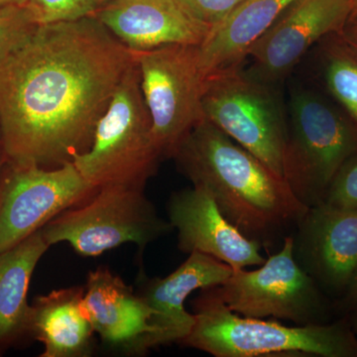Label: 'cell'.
Masks as SVG:
<instances>
[{"label": "cell", "mask_w": 357, "mask_h": 357, "mask_svg": "<svg viewBox=\"0 0 357 357\" xmlns=\"http://www.w3.org/2000/svg\"><path fill=\"white\" fill-rule=\"evenodd\" d=\"M95 17L131 51L169 45L201 46L211 30L178 0H112Z\"/></svg>", "instance_id": "9a60e30c"}, {"label": "cell", "mask_w": 357, "mask_h": 357, "mask_svg": "<svg viewBox=\"0 0 357 357\" xmlns=\"http://www.w3.org/2000/svg\"><path fill=\"white\" fill-rule=\"evenodd\" d=\"M292 236L298 264L324 293L342 297L357 267V211L317 204Z\"/></svg>", "instance_id": "7c38bea8"}, {"label": "cell", "mask_w": 357, "mask_h": 357, "mask_svg": "<svg viewBox=\"0 0 357 357\" xmlns=\"http://www.w3.org/2000/svg\"><path fill=\"white\" fill-rule=\"evenodd\" d=\"M319 66L324 86L357 128V49L340 33L321 40Z\"/></svg>", "instance_id": "ffe728a7"}, {"label": "cell", "mask_w": 357, "mask_h": 357, "mask_svg": "<svg viewBox=\"0 0 357 357\" xmlns=\"http://www.w3.org/2000/svg\"><path fill=\"white\" fill-rule=\"evenodd\" d=\"M324 203L357 211V152L351 155L335 174Z\"/></svg>", "instance_id": "603a6c76"}, {"label": "cell", "mask_w": 357, "mask_h": 357, "mask_svg": "<svg viewBox=\"0 0 357 357\" xmlns=\"http://www.w3.org/2000/svg\"><path fill=\"white\" fill-rule=\"evenodd\" d=\"M83 303L95 333L105 344L132 354L149 351L155 333L153 312L121 277L107 268L89 272Z\"/></svg>", "instance_id": "2e32d148"}, {"label": "cell", "mask_w": 357, "mask_h": 357, "mask_svg": "<svg viewBox=\"0 0 357 357\" xmlns=\"http://www.w3.org/2000/svg\"><path fill=\"white\" fill-rule=\"evenodd\" d=\"M38 26L26 6L0 8V61L24 44Z\"/></svg>", "instance_id": "7402d4cb"}, {"label": "cell", "mask_w": 357, "mask_h": 357, "mask_svg": "<svg viewBox=\"0 0 357 357\" xmlns=\"http://www.w3.org/2000/svg\"><path fill=\"white\" fill-rule=\"evenodd\" d=\"M211 290L241 316L285 319L297 326L328 323L326 294L295 259L292 234L257 269L234 270L225 283Z\"/></svg>", "instance_id": "9c48e42d"}, {"label": "cell", "mask_w": 357, "mask_h": 357, "mask_svg": "<svg viewBox=\"0 0 357 357\" xmlns=\"http://www.w3.org/2000/svg\"><path fill=\"white\" fill-rule=\"evenodd\" d=\"M26 6L39 26L91 17L100 8L96 0H28Z\"/></svg>", "instance_id": "44dd1931"}, {"label": "cell", "mask_w": 357, "mask_h": 357, "mask_svg": "<svg viewBox=\"0 0 357 357\" xmlns=\"http://www.w3.org/2000/svg\"><path fill=\"white\" fill-rule=\"evenodd\" d=\"M140 73L155 146L162 159L172 158L178 145L204 121V77L199 46L169 45L132 51Z\"/></svg>", "instance_id": "ba28073f"}, {"label": "cell", "mask_w": 357, "mask_h": 357, "mask_svg": "<svg viewBox=\"0 0 357 357\" xmlns=\"http://www.w3.org/2000/svg\"><path fill=\"white\" fill-rule=\"evenodd\" d=\"M340 34L351 46L357 49V14L349 18Z\"/></svg>", "instance_id": "484cf974"}, {"label": "cell", "mask_w": 357, "mask_h": 357, "mask_svg": "<svg viewBox=\"0 0 357 357\" xmlns=\"http://www.w3.org/2000/svg\"><path fill=\"white\" fill-rule=\"evenodd\" d=\"M28 0H0V8L11 6H26Z\"/></svg>", "instance_id": "83f0119b"}, {"label": "cell", "mask_w": 357, "mask_h": 357, "mask_svg": "<svg viewBox=\"0 0 357 357\" xmlns=\"http://www.w3.org/2000/svg\"><path fill=\"white\" fill-rule=\"evenodd\" d=\"M192 302L195 326L180 344L215 357L314 356L357 357V337L347 319L289 326L274 319L230 311L211 288Z\"/></svg>", "instance_id": "3957f363"}, {"label": "cell", "mask_w": 357, "mask_h": 357, "mask_svg": "<svg viewBox=\"0 0 357 357\" xmlns=\"http://www.w3.org/2000/svg\"><path fill=\"white\" fill-rule=\"evenodd\" d=\"M351 15V0H294L251 47L248 74L278 86L312 47L342 33Z\"/></svg>", "instance_id": "8fae6325"}, {"label": "cell", "mask_w": 357, "mask_h": 357, "mask_svg": "<svg viewBox=\"0 0 357 357\" xmlns=\"http://www.w3.org/2000/svg\"><path fill=\"white\" fill-rule=\"evenodd\" d=\"M354 312V332L357 333V310L356 311L352 312Z\"/></svg>", "instance_id": "f546056e"}, {"label": "cell", "mask_w": 357, "mask_h": 357, "mask_svg": "<svg viewBox=\"0 0 357 357\" xmlns=\"http://www.w3.org/2000/svg\"><path fill=\"white\" fill-rule=\"evenodd\" d=\"M6 165L0 176V253L96 191L73 162L57 168Z\"/></svg>", "instance_id": "30bf717a"}, {"label": "cell", "mask_w": 357, "mask_h": 357, "mask_svg": "<svg viewBox=\"0 0 357 357\" xmlns=\"http://www.w3.org/2000/svg\"><path fill=\"white\" fill-rule=\"evenodd\" d=\"M132 51L95 16L40 25L0 61L6 163L57 168L91 146Z\"/></svg>", "instance_id": "6da1fadb"}, {"label": "cell", "mask_w": 357, "mask_h": 357, "mask_svg": "<svg viewBox=\"0 0 357 357\" xmlns=\"http://www.w3.org/2000/svg\"><path fill=\"white\" fill-rule=\"evenodd\" d=\"M294 0H243L199 46L204 77L218 70L238 67L251 47L273 25Z\"/></svg>", "instance_id": "ac0fdd59"}, {"label": "cell", "mask_w": 357, "mask_h": 357, "mask_svg": "<svg viewBox=\"0 0 357 357\" xmlns=\"http://www.w3.org/2000/svg\"><path fill=\"white\" fill-rule=\"evenodd\" d=\"M189 258L165 278L149 279L140 274L137 294L153 312L155 333L149 349L161 345L180 344L195 326V314L185 310L192 293L222 285L234 273L229 265L204 253Z\"/></svg>", "instance_id": "5bb4252c"}, {"label": "cell", "mask_w": 357, "mask_h": 357, "mask_svg": "<svg viewBox=\"0 0 357 357\" xmlns=\"http://www.w3.org/2000/svg\"><path fill=\"white\" fill-rule=\"evenodd\" d=\"M172 158L192 185L208 190L222 215L262 248L284 241L309 210L283 178L211 122L192 129Z\"/></svg>", "instance_id": "7a4b0ae2"}, {"label": "cell", "mask_w": 357, "mask_h": 357, "mask_svg": "<svg viewBox=\"0 0 357 357\" xmlns=\"http://www.w3.org/2000/svg\"><path fill=\"white\" fill-rule=\"evenodd\" d=\"M182 252L213 256L234 270L260 266L262 246L244 236L222 215L208 190L199 185L174 192L167 204Z\"/></svg>", "instance_id": "4fadbf2b"}, {"label": "cell", "mask_w": 357, "mask_h": 357, "mask_svg": "<svg viewBox=\"0 0 357 357\" xmlns=\"http://www.w3.org/2000/svg\"><path fill=\"white\" fill-rule=\"evenodd\" d=\"M161 159L134 61L98 119L91 146L72 162L93 189L119 185L144 190Z\"/></svg>", "instance_id": "5b68a950"}, {"label": "cell", "mask_w": 357, "mask_h": 357, "mask_svg": "<svg viewBox=\"0 0 357 357\" xmlns=\"http://www.w3.org/2000/svg\"><path fill=\"white\" fill-rule=\"evenodd\" d=\"M357 152V128L326 96L304 84L293 86L283 178L307 208L324 203L335 174Z\"/></svg>", "instance_id": "277c9868"}, {"label": "cell", "mask_w": 357, "mask_h": 357, "mask_svg": "<svg viewBox=\"0 0 357 357\" xmlns=\"http://www.w3.org/2000/svg\"><path fill=\"white\" fill-rule=\"evenodd\" d=\"M49 248L40 229L0 253V349L28 333L31 312L28 289L35 268Z\"/></svg>", "instance_id": "d6986e66"}, {"label": "cell", "mask_w": 357, "mask_h": 357, "mask_svg": "<svg viewBox=\"0 0 357 357\" xmlns=\"http://www.w3.org/2000/svg\"><path fill=\"white\" fill-rule=\"evenodd\" d=\"M340 307L349 312L357 310V267L352 274L351 281L342 295V300H340Z\"/></svg>", "instance_id": "d4e9b609"}, {"label": "cell", "mask_w": 357, "mask_h": 357, "mask_svg": "<svg viewBox=\"0 0 357 357\" xmlns=\"http://www.w3.org/2000/svg\"><path fill=\"white\" fill-rule=\"evenodd\" d=\"M351 16L356 15L357 14V0H351Z\"/></svg>", "instance_id": "f1b7e54d"}, {"label": "cell", "mask_w": 357, "mask_h": 357, "mask_svg": "<svg viewBox=\"0 0 357 357\" xmlns=\"http://www.w3.org/2000/svg\"><path fill=\"white\" fill-rule=\"evenodd\" d=\"M172 229L144 190L109 185L63 211L41 231L50 246L67 243L79 255L95 257L126 243H135L143 251Z\"/></svg>", "instance_id": "52a82bcc"}, {"label": "cell", "mask_w": 357, "mask_h": 357, "mask_svg": "<svg viewBox=\"0 0 357 357\" xmlns=\"http://www.w3.org/2000/svg\"><path fill=\"white\" fill-rule=\"evenodd\" d=\"M197 20L213 26L222 22L243 0H178Z\"/></svg>", "instance_id": "cb8c5ba5"}, {"label": "cell", "mask_w": 357, "mask_h": 357, "mask_svg": "<svg viewBox=\"0 0 357 357\" xmlns=\"http://www.w3.org/2000/svg\"><path fill=\"white\" fill-rule=\"evenodd\" d=\"M110 1H112V0H96V3H98V7L100 8V7L105 6V4L109 3Z\"/></svg>", "instance_id": "4dcf8cb0"}, {"label": "cell", "mask_w": 357, "mask_h": 357, "mask_svg": "<svg viewBox=\"0 0 357 357\" xmlns=\"http://www.w3.org/2000/svg\"><path fill=\"white\" fill-rule=\"evenodd\" d=\"M4 164H6V154H4L3 141H2L1 129H0V176L4 169Z\"/></svg>", "instance_id": "4316f807"}, {"label": "cell", "mask_w": 357, "mask_h": 357, "mask_svg": "<svg viewBox=\"0 0 357 357\" xmlns=\"http://www.w3.org/2000/svg\"><path fill=\"white\" fill-rule=\"evenodd\" d=\"M203 112L204 121L283 178L288 115L277 86L255 79L241 66L218 70L204 79Z\"/></svg>", "instance_id": "8992f818"}, {"label": "cell", "mask_w": 357, "mask_h": 357, "mask_svg": "<svg viewBox=\"0 0 357 357\" xmlns=\"http://www.w3.org/2000/svg\"><path fill=\"white\" fill-rule=\"evenodd\" d=\"M84 287L52 291L35 299L28 333L44 347L41 357H86L93 349V330L84 307Z\"/></svg>", "instance_id": "e0dca14e"}]
</instances>
